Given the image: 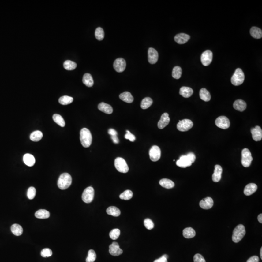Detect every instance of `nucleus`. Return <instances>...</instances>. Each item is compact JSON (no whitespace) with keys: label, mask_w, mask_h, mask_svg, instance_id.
I'll use <instances>...</instances> for the list:
<instances>
[{"label":"nucleus","mask_w":262,"mask_h":262,"mask_svg":"<svg viewBox=\"0 0 262 262\" xmlns=\"http://www.w3.org/2000/svg\"><path fill=\"white\" fill-rule=\"evenodd\" d=\"M183 234L184 237L186 238H192L195 236L196 232L193 228L189 227L185 228L183 230Z\"/></svg>","instance_id":"72a5a7b5"},{"label":"nucleus","mask_w":262,"mask_h":262,"mask_svg":"<svg viewBox=\"0 0 262 262\" xmlns=\"http://www.w3.org/2000/svg\"><path fill=\"white\" fill-rule=\"evenodd\" d=\"M190 39V36L185 33L177 34L175 36L174 40L179 44H184L185 43Z\"/></svg>","instance_id":"a211bd4d"},{"label":"nucleus","mask_w":262,"mask_h":262,"mask_svg":"<svg viewBox=\"0 0 262 262\" xmlns=\"http://www.w3.org/2000/svg\"><path fill=\"white\" fill-rule=\"evenodd\" d=\"M36 195V190L34 187H30L28 189L27 191V196L28 199L32 200L35 197Z\"/></svg>","instance_id":"a18cd8bd"},{"label":"nucleus","mask_w":262,"mask_h":262,"mask_svg":"<svg viewBox=\"0 0 262 262\" xmlns=\"http://www.w3.org/2000/svg\"><path fill=\"white\" fill-rule=\"evenodd\" d=\"M182 74V69L179 66H176L173 68L172 70V77L176 79H179L180 78Z\"/></svg>","instance_id":"ea45409f"},{"label":"nucleus","mask_w":262,"mask_h":262,"mask_svg":"<svg viewBox=\"0 0 262 262\" xmlns=\"http://www.w3.org/2000/svg\"><path fill=\"white\" fill-rule=\"evenodd\" d=\"M53 120L55 123H57L60 126L64 127L65 126V122L61 115L59 114H54L53 116Z\"/></svg>","instance_id":"c9c22d12"},{"label":"nucleus","mask_w":262,"mask_h":262,"mask_svg":"<svg viewBox=\"0 0 262 262\" xmlns=\"http://www.w3.org/2000/svg\"><path fill=\"white\" fill-rule=\"evenodd\" d=\"M179 93L183 97L187 98L192 96L193 93V89L189 87H183L180 89Z\"/></svg>","instance_id":"b1692460"},{"label":"nucleus","mask_w":262,"mask_h":262,"mask_svg":"<svg viewBox=\"0 0 262 262\" xmlns=\"http://www.w3.org/2000/svg\"><path fill=\"white\" fill-rule=\"evenodd\" d=\"M121 234V231L118 229H114L109 233L110 238L113 240H116L118 238Z\"/></svg>","instance_id":"c03bdc74"},{"label":"nucleus","mask_w":262,"mask_h":262,"mask_svg":"<svg viewBox=\"0 0 262 262\" xmlns=\"http://www.w3.org/2000/svg\"><path fill=\"white\" fill-rule=\"evenodd\" d=\"M192 164L190 160L187 156V155L181 156L180 157V159L176 162V165L179 167H182V168H185L191 166Z\"/></svg>","instance_id":"ddd939ff"},{"label":"nucleus","mask_w":262,"mask_h":262,"mask_svg":"<svg viewBox=\"0 0 262 262\" xmlns=\"http://www.w3.org/2000/svg\"><path fill=\"white\" fill-rule=\"evenodd\" d=\"M59 103L62 105H68L72 103L73 98L68 96H63L59 99Z\"/></svg>","instance_id":"4c0bfd02"},{"label":"nucleus","mask_w":262,"mask_h":262,"mask_svg":"<svg viewBox=\"0 0 262 262\" xmlns=\"http://www.w3.org/2000/svg\"><path fill=\"white\" fill-rule=\"evenodd\" d=\"M152 99L150 97L145 98L142 101L141 103V107L142 109H146L150 107L151 105H152Z\"/></svg>","instance_id":"e433bc0d"},{"label":"nucleus","mask_w":262,"mask_h":262,"mask_svg":"<svg viewBox=\"0 0 262 262\" xmlns=\"http://www.w3.org/2000/svg\"><path fill=\"white\" fill-rule=\"evenodd\" d=\"M11 230L14 235L16 236H20L23 233V229L20 225L18 224H14L11 227Z\"/></svg>","instance_id":"c756f323"},{"label":"nucleus","mask_w":262,"mask_h":262,"mask_svg":"<svg viewBox=\"0 0 262 262\" xmlns=\"http://www.w3.org/2000/svg\"><path fill=\"white\" fill-rule=\"evenodd\" d=\"M258 220L259 222V223H262V214H260L258 216Z\"/></svg>","instance_id":"4d7b16f0"},{"label":"nucleus","mask_w":262,"mask_h":262,"mask_svg":"<svg viewBox=\"0 0 262 262\" xmlns=\"http://www.w3.org/2000/svg\"><path fill=\"white\" fill-rule=\"evenodd\" d=\"M253 160V157L249 150L247 148L244 149L242 151V159H241V163L243 166L245 167H249L252 164Z\"/></svg>","instance_id":"39448f33"},{"label":"nucleus","mask_w":262,"mask_h":262,"mask_svg":"<svg viewBox=\"0 0 262 262\" xmlns=\"http://www.w3.org/2000/svg\"><path fill=\"white\" fill-rule=\"evenodd\" d=\"M41 256L43 257H49L52 256L53 254V252L52 250L49 248H45L42 249L41 252Z\"/></svg>","instance_id":"49530a36"},{"label":"nucleus","mask_w":262,"mask_h":262,"mask_svg":"<svg viewBox=\"0 0 262 262\" xmlns=\"http://www.w3.org/2000/svg\"><path fill=\"white\" fill-rule=\"evenodd\" d=\"M214 201L210 197L204 198L200 202V206L204 209H209L213 207Z\"/></svg>","instance_id":"6ab92c4d"},{"label":"nucleus","mask_w":262,"mask_h":262,"mask_svg":"<svg viewBox=\"0 0 262 262\" xmlns=\"http://www.w3.org/2000/svg\"><path fill=\"white\" fill-rule=\"evenodd\" d=\"M107 213L108 215L117 217L121 215V211L117 207L110 206L107 209Z\"/></svg>","instance_id":"473e14b6"},{"label":"nucleus","mask_w":262,"mask_h":262,"mask_svg":"<svg viewBox=\"0 0 262 262\" xmlns=\"http://www.w3.org/2000/svg\"><path fill=\"white\" fill-rule=\"evenodd\" d=\"M98 109L101 111L107 114H111L113 111L111 106L104 103H101L99 104Z\"/></svg>","instance_id":"5701e85b"},{"label":"nucleus","mask_w":262,"mask_h":262,"mask_svg":"<svg viewBox=\"0 0 262 262\" xmlns=\"http://www.w3.org/2000/svg\"><path fill=\"white\" fill-rule=\"evenodd\" d=\"M216 126L223 129H227L230 126V122L228 118L225 116H220L216 118L215 121Z\"/></svg>","instance_id":"1a4fd4ad"},{"label":"nucleus","mask_w":262,"mask_h":262,"mask_svg":"<svg viewBox=\"0 0 262 262\" xmlns=\"http://www.w3.org/2000/svg\"><path fill=\"white\" fill-rule=\"evenodd\" d=\"M244 80L245 75L242 70L240 68H238L232 77L231 83L233 85L238 86L242 84Z\"/></svg>","instance_id":"20e7f679"},{"label":"nucleus","mask_w":262,"mask_h":262,"mask_svg":"<svg viewBox=\"0 0 262 262\" xmlns=\"http://www.w3.org/2000/svg\"><path fill=\"white\" fill-rule=\"evenodd\" d=\"M252 137L255 141H259L262 140V130L261 128L259 126H256L251 129Z\"/></svg>","instance_id":"dca6fc26"},{"label":"nucleus","mask_w":262,"mask_h":262,"mask_svg":"<svg viewBox=\"0 0 262 262\" xmlns=\"http://www.w3.org/2000/svg\"><path fill=\"white\" fill-rule=\"evenodd\" d=\"M94 190L92 187H87L84 190L82 194V200L87 204L92 203L94 197Z\"/></svg>","instance_id":"0eeeda50"},{"label":"nucleus","mask_w":262,"mask_h":262,"mask_svg":"<svg viewBox=\"0 0 262 262\" xmlns=\"http://www.w3.org/2000/svg\"><path fill=\"white\" fill-rule=\"evenodd\" d=\"M24 161L28 166L32 167L35 164V158L32 155L27 153L24 156Z\"/></svg>","instance_id":"a878e982"},{"label":"nucleus","mask_w":262,"mask_h":262,"mask_svg":"<svg viewBox=\"0 0 262 262\" xmlns=\"http://www.w3.org/2000/svg\"><path fill=\"white\" fill-rule=\"evenodd\" d=\"M200 97L201 99L205 102L210 101L211 95L209 92L204 88H201L200 92Z\"/></svg>","instance_id":"7c9ffc66"},{"label":"nucleus","mask_w":262,"mask_h":262,"mask_svg":"<svg viewBox=\"0 0 262 262\" xmlns=\"http://www.w3.org/2000/svg\"><path fill=\"white\" fill-rule=\"evenodd\" d=\"M36 217L40 219H48L49 218L50 213L49 211L45 209H40L35 213Z\"/></svg>","instance_id":"2f4dec72"},{"label":"nucleus","mask_w":262,"mask_h":262,"mask_svg":"<svg viewBox=\"0 0 262 262\" xmlns=\"http://www.w3.org/2000/svg\"><path fill=\"white\" fill-rule=\"evenodd\" d=\"M246 234V230L244 226L239 224L236 226L233 231L232 240L234 243H238L241 241Z\"/></svg>","instance_id":"7ed1b4c3"},{"label":"nucleus","mask_w":262,"mask_h":262,"mask_svg":"<svg viewBox=\"0 0 262 262\" xmlns=\"http://www.w3.org/2000/svg\"><path fill=\"white\" fill-rule=\"evenodd\" d=\"M186 155H187V156L189 157V158L191 162V163H194L196 160L195 155L193 152H189V153H188V154Z\"/></svg>","instance_id":"3c124183"},{"label":"nucleus","mask_w":262,"mask_h":262,"mask_svg":"<svg viewBox=\"0 0 262 262\" xmlns=\"http://www.w3.org/2000/svg\"><path fill=\"white\" fill-rule=\"evenodd\" d=\"M144 224L145 227L148 230L152 229L154 227V223L152 220L149 219H145L144 221Z\"/></svg>","instance_id":"de8ad7c7"},{"label":"nucleus","mask_w":262,"mask_h":262,"mask_svg":"<svg viewBox=\"0 0 262 262\" xmlns=\"http://www.w3.org/2000/svg\"><path fill=\"white\" fill-rule=\"evenodd\" d=\"M193 259L194 262H206L204 257L201 254L198 253L194 255Z\"/></svg>","instance_id":"09e8293b"},{"label":"nucleus","mask_w":262,"mask_h":262,"mask_svg":"<svg viewBox=\"0 0 262 262\" xmlns=\"http://www.w3.org/2000/svg\"><path fill=\"white\" fill-rule=\"evenodd\" d=\"M111 139L115 144H118L119 143V139L117 136H111Z\"/></svg>","instance_id":"6e6d98bb"},{"label":"nucleus","mask_w":262,"mask_h":262,"mask_svg":"<svg viewBox=\"0 0 262 262\" xmlns=\"http://www.w3.org/2000/svg\"><path fill=\"white\" fill-rule=\"evenodd\" d=\"M126 134L125 135V139H128L131 142H134L136 140V137L134 135L131 133L128 130L126 131Z\"/></svg>","instance_id":"8fccbe9b"},{"label":"nucleus","mask_w":262,"mask_h":262,"mask_svg":"<svg viewBox=\"0 0 262 262\" xmlns=\"http://www.w3.org/2000/svg\"><path fill=\"white\" fill-rule=\"evenodd\" d=\"M153 262H167V259L164 257V256H162L161 257L155 260Z\"/></svg>","instance_id":"5fc2aeb1"},{"label":"nucleus","mask_w":262,"mask_h":262,"mask_svg":"<svg viewBox=\"0 0 262 262\" xmlns=\"http://www.w3.org/2000/svg\"><path fill=\"white\" fill-rule=\"evenodd\" d=\"M115 166L117 170L121 173H126L129 171L126 162L122 157H118L115 159Z\"/></svg>","instance_id":"423d86ee"},{"label":"nucleus","mask_w":262,"mask_h":262,"mask_svg":"<svg viewBox=\"0 0 262 262\" xmlns=\"http://www.w3.org/2000/svg\"><path fill=\"white\" fill-rule=\"evenodd\" d=\"M72 183V176L68 173H64L60 176L58 180V185L60 189H68Z\"/></svg>","instance_id":"f03ea898"},{"label":"nucleus","mask_w":262,"mask_h":262,"mask_svg":"<svg viewBox=\"0 0 262 262\" xmlns=\"http://www.w3.org/2000/svg\"><path fill=\"white\" fill-rule=\"evenodd\" d=\"M83 82L88 87H92L94 84L93 79L92 75L89 73L84 74L83 78Z\"/></svg>","instance_id":"cd10ccee"},{"label":"nucleus","mask_w":262,"mask_h":262,"mask_svg":"<svg viewBox=\"0 0 262 262\" xmlns=\"http://www.w3.org/2000/svg\"><path fill=\"white\" fill-rule=\"evenodd\" d=\"M193 122L189 119H184L180 121L177 125V129L181 132H186L192 128Z\"/></svg>","instance_id":"6e6552de"},{"label":"nucleus","mask_w":262,"mask_h":262,"mask_svg":"<svg viewBox=\"0 0 262 262\" xmlns=\"http://www.w3.org/2000/svg\"><path fill=\"white\" fill-rule=\"evenodd\" d=\"M114 68L118 73L124 72L126 67V63L125 60L122 58H118L115 60L114 62Z\"/></svg>","instance_id":"9b49d317"},{"label":"nucleus","mask_w":262,"mask_h":262,"mask_svg":"<svg viewBox=\"0 0 262 262\" xmlns=\"http://www.w3.org/2000/svg\"><path fill=\"white\" fill-rule=\"evenodd\" d=\"M42 137H43V133L41 131H34V132L31 134L30 138L33 141L38 142L40 140L42 139Z\"/></svg>","instance_id":"f704fd0d"},{"label":"nucleus","mask_w":262,"mask_h":262,"mask_svg":"<svg viewBox=\"0 0 262 262\" xmlns=\"http://www.w3.org/2000/svg\"><path fill=\"white\" fill-rule=\"evenodd\" d=\"M158 53L157 51L152 48L148 50V61L151 64H155L158 61Z\"/></svg>","instance_id":"2eb2a0df"},{"label":"nucleus","mask_w":262,"mask_h":262,"mask_svg":"<svg viewBox=\"0 0 262 262\" xmlns=\"http://www.w3.org/2000/svg\"><path fill=\"white\" fill-rule=\"evenodd\" d=\"M119 97L122 101L127 103H131L133 101V97L129 92L122 93L119 95Z\"/></svg>","instance_id":"393cba45"},{"label":"nucleus","mask_w":262,"mask_h":262,"mask_svg":"<svg viewBox=\"0 0 262 262\" xmlns=\"http://www.w3.org/2000/svg\"><path fill=\"white\" fill-rule=\"evenodd\" d=\"M201 62L205 66L209 65L213 59V53L210 50H206L201 55Z\"/></svg>","instance_id":"f8f14e48"},{"label":"nucleus","mask_w":262,"mask_h":262,"mask_svg":"<svg viewBox=\"0 0 262 262\" xmlns=\"http://www.w3.org/2000/svg\"><path fill=\"white\" fill-rule=\"evenodd\" d=\"M260 256H261V259H262V248L261 247V249H260Z\"/></svg>","instance_id":"13d9d810"},{"label":"nucleus","mask_w":262,"mask_h":262,"mask_svg":"<svg viewBox=\"0 0 262 262\" xmlns=\"http://www.w3.org/2000/svg\"><path fill=\"white\" fill-rule=\"evenodd\" d=\"M223 168L220 165H216L215 166L214 172L212 175V180L214 182H219L221 180Z\"/></svg>","instance_id":"aec40b11"},{"label":"nucleus","mask_w":262,"mask_h":262,"mask_svg":"<svg viewBox=\"0 0 262 262\" xmlns=\"http://www.w3.org/2000/svg\"><path fill=\"white\" fill-rule=\"evenodd\" d=\"M259 258L257 256H253L249 258L248 260H247V262H259Z\"/></svg>","instance_id":"603ef678"},{"label":"nucleus","mask_w":262,"mask_h":262,"mask_svg":"<svg viewBox=\"0 0 262 262\" xmlns=\"http://www.w3.org/2000/svg\"><path fill=\"white\" fill-rule=\"evenodd\" d=\"M233 107L235 110L238 111L243 112L246 109L247 104L242 99H238L234 103Z\"/></svg>","instance_id":"4be33fe9"},{"label":"nucleus","mask_w":262,"mask_h":262,"mask_svg":"<svg viewBox=\"0 0 262 262\" xmlns=\"http://www.w3.org/2000/svg\"><path fill=\"white\" fill-rule=\"evenodd\" d=\"M64 67L66 70H73L75 69L77 67V64L74 61L66 60L64 63Z\"/></svg>","instance_id":"58836bf2"},{"label":"nucleus","mask_w":262,"mask_h":262,"mask_svg":"<svg viewBox=\"0 0 262 262\" xmlns=\"http://www.w3.org/2000/svg\"><path fill=\"white\" fill-rule=\"evenodd\" d=\"M80 141L82 146L84 148H88L92 145V137L88 129L84 128L80 131Z\"/></svg>","instance_id":"f257e3e1"},{"label":"nucleus","mask_w":262,"mask_h":262,"mask_svg":"<svg viewBox=\"0 0 262 262\" xmlns=\"http://www.w3.org/2000/svg\"><path fill=\"white\" fill-rule=\"evenodd\" d=\"M109 253L112 256H118L123 253V250L119 248V245L116 242H114L109 246Z\"/></svg>","instance_id":"4468645a"},{"label":"nucleus","mask_w":262,"mask_h":262,"mask_svg":"<svg viewBox=\"0 0 262 262\" xmlns=\"http://www.w3.org/2000/svg\"><path fill=\"white\" fill-rule=\"evenodd\" d=\"M250 34L253 38L260 39L262 37V31L257 27H253L250 30Z\"/></svg>","instance_id":"c85d7f7f"},{"label":"nucleus","mask_w":262,"mask_h":262,"mask_svg":"<svg viewBox=\"0 0 262 262\" xmlns=\"http://www.w3.org/2000/svg\"><path fill=\"white\" fill-rule=\"evenodd\" d=\"M170 118L167 113H165L162 115L160 121L158 122V127L159 129H163L169 124Z\"/></svg>","instance_id":"f3484780"},{"label":"nucleus","mask_w":262,"mask_h":262,"mask_svg":"<svg viewBox=\"0 0 262 262\" xmlns=\"http://www.w3.org/2000/svg\"><path fill=\"white\" fill-rule=\"evenodd\" d=\"M163 256H164V257L166 258L167 259L169 257V256L168 255H167V254H164V255H163Z\"/></svg>","instance_id":"bf43d9fd"},{"label":"nucleus","mask_w":262,"mask_h":262,"mask_svg":"<svg viewBox=\"0 0 262 262\" xmlns=\"http://www.w3.org/2000/svg\"><path fill=\"white\" fill-rule=\"evenodd\" d=\"M96 253L93 249H90L88 252V256L86 259V262H94L96 260Z\"/></svg>","instance_id":"37998d69"},{"label":"nucleus","mask_w":262,"mask_h":262,"mask_svg":"<svg viewBox=\"0 0 262 262\" xmlns=\"http://www.w3.org/2000/svg\"><path fill=\"white\" fill-rule=\"evenodd\" d=\"M108 133L109 135L111 136H117L118 133L116 130L113 129H110L108 130Z\"/></svg>","instance_id":"864d4df0"},{"label":"nucleus","mask_w":262,"mask_h":262,"mask_svg":"<svg viewBox=\"0 0 262 262\" xmlns=\"http://www.w3.org/2000/svg\"><path fill=\"white\" fill-rule=\"evenodd\" d=\"M133 196V193L132 191L130 190H126L119 195V198L122 200H129L132 199Z\"/></svg>","instance_id":"a19ab883"},{"label":"nucleus","mask_w":262,"mask_h":262,"mask_svg":"<svg viewBox=\"0 0 262 262\" xmlns=\"http://www.w3.org/2000/svg\"><path fill=\"white\" fill-rule=\"evenodd\" d=\"M95 35L96 39L99 41L103 40L104 37V32L103 28L98 27L95 30Z\"/></svg>","instance_id":"79ce46f5"},{"label":"nucleus","mask_w":262,"mask_h":262,"mask_svg":"<svg viewBox=\"0 0 262 262\" xmlns=\"http://www.w3.org/2000/svg\"><path fill=\"white\" fill-rule=\"evenodd\" d=\"M161 150L157 146L154 145L151 148L149 151L150 159L153 162L159 160L161 157Z\"/></svg>","instance_id":"9d476101"},{"label":"nucleus","mask_w":262,"mask_h":262,"mask_svg":"<svg viewBox=\"0 0 262 262\" xmlns=\"http://www.w3.org/2000/svg\"><path fill=\"white\" fill-rule=\"evenodd\" d=\"M257 190V186L254 183H250L245 187L244 193L246 196H250L256 192Z\"/></svg>","instance_id":"412c9836"},{"label":"nucleus","mask_w":262,"mask_h":262,"mask_svg":"<svg viewBox=\"0 0 262 262\" xmlns=\"http://www.w3.org/2000/svg\"><path fill=\"white\" fill-rule=\"evenodd\" d=\"M161 186L167 189H172L174 187L175 184L172 181L168 179H162L159 181Z\"/></svg>","instance_id":"bb28decb"}]
</instances>
